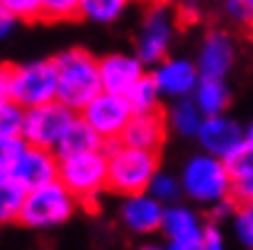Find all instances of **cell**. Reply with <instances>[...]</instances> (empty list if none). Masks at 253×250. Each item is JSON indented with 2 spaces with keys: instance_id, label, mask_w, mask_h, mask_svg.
<instances>
[{
  "instance_id": "obj_1",
  "label": "cell",
  "mask_w": 253,
  "mask_h": 250,
  "mask_svg": "<svg viewBox=\"0 0 253 250\" xmlns=\"http://www.w3.org/2000/svg\"><path fill=\"white\" fill-rule=\"evenodd\" d=\"M105 148H107V189L122 197L149 189V182L158 173L156 151L129 146L122 141H112Z\"/></svg>"
},
{
  "instance_id": "obj_2",
  "label": "cell",
  "mask_w": 253,
  "mask_h": 250,
  "mask_svg": "<svg viewBox=\"0 0 253 250\" xmlns=\"http://www.w3.org/2000/svg\"><path fill=\"white\" fill-rule=\"evenodd\" d=\"M54 63H56V80H59L56 100L81 112L102 90L100 61L85 49H68L61 51L54 59Z\"/></svg>"
},
{
  "instance_id": "obj_3",
  "label": "cell",
  "mask_w": 253,
  "mask_h": 250,
  "mask_svg": "<svg viewBox=\"0 0 253 250\" xmlns=\"http://www.w3.org/2000/svg\"><path fill=\"white\" fill-rule=\"evenodd\" d=\"M183 192L192 202L212 207L221 199L231 197V175L226 168V160L212 153L192 156L180 173Z\"/></svg>"
},
{
  "instance_id": "obj_4",
  "label": "cell",
  "mask_w": 253,
  "mask_h": 250,
  "mask_svg": "<svg viewBox=\"0 0 253 250\" xmlns=\"http://www.w3.org/2000/svg\"><path fill=\"white\" fill-rule=\"evenodd\" d=\"M76 197L68 192V187L61 180H54L49 185L34 187L25 194L22 209H20V223L27 228L46 231L54 226H61L73 216L76 209Z\"/></svg>"
},
{
  "instance_id": "obj_5",
  "label": "cell",
  "mask_w": 253,
  "mask_h": 250,
  "mask_svg": "<svg viewBox=\"0 0 253 250\" xmlns=\"http://www.w3.org/2000/svg\"><path fill=\"white\" fill-rule=\"evenodd\" d=\"M59 180L78 202H95V197L107 187V148L61 156Z\"/></svg>"
},
{
  "instance_id": "obj_6",
  "label": "cell",
  "mask_w": 253,
  "mask_h": 250,
  "mask_svg": "<svg viewBox=\"0 0 253 250\" xmlns=\"http://www.w3.org/2000/svg\"><path fill=\"white\" fill-rule=\"evenodd\" d=\"M59 80L54 59L12 63L10 66V100L22 105L25 109L56 100Z\"/></svg>"
},
{
  "instance_id": "obj_7",
  "label": "cell",
  "mask_w": 253,
  "mask_h": 250,
  "mask_svg": "<svg viewBox=\"0 0 253 250\" xmlns=\"http://www.w3.org/2000/svg\"><path fill=\"white\" fill-rule=\"evenodd\" d=\"M73 117H76V109L63 105L61 100H51V102L30 107V109H25L22 139H25V143L54 151L63 131L73 122Z\"/></svg>"
},
{
  "instance_id": "obj_8",
  "label": "cell",
  "mask_w": 253,
  "mask_h": 250,
  "mask_svg": "<svg viewBox=\"0 0 253 250\" xmlns=\"http://www.w3.org/2000/svg\"><path fill=\"white\" fill-rule=\"evenodd\" d=\"M131 114H134V109H131L126 95L110 93V90H100L81 109V117L97 131V136L105 141V146L112 141H120Z\"/></svg>"
},
{
  "instance_id": "obj_9",
  "label": "cell",
  "mask_w": 253,
  "mask_h": 250,
  "mask_svg": "<svg viewBox=\"0 0 253 250\" xmlns=\"http://www.w3.org/2000/svg\"><path fill=\"white\" fill-rule=\"evenodd\" d=\"M173 30L175 20L170 10L166 5H151L136 34V56L144 61V66H156L166 59L173 41Z\"/></svg>"
},
{
  "instance_id": "obj_10",
  "label": "cell",
  "mask_w": 253,
  "mask_h": 250,
  "mask_svg": "<svg viewBox=\"0 0 253 250\" xmlns=\"http://www.w3.org/2000/svg\"><path fill=\"white\" fill-rule=\"evenodd\" d=\"M10 178L25 192L59 180V156H56V151L25 143V148L20 151V156L15 158V163L10 168Z\"/></svg>"
},
{
  "instance_id": "obj_11",
  "label": "cell",
  "mask_w": 253,
  "mask_h": 250,
  "mask_svg": "<svg viewBox=\"0 0 253 250\" xmlns=\"http://www.w3.org/2000/svg\"><path fill=\"white\" fill-rule=\"evenodd\" d=\"M161 231L168 238V248L173 250H202V233L205 226L200 223V216L183 207V204H168L163 209Z\"/></svg>"
},
{
  "instance_id": "obj_12",
  "label": "cell",
  "mask_w": 253,
  "mask_h": 250,
  "mask_svg": "<svg viewBox=\"0 0 253 250\" xmlns=\"http://www.w3.org/2000/svg\"><path fill=\"white\" fill-rule=\"evenodd\" d=\"M195 139L200 141L205 153H212V156L226 160L246 141V131L239 126V122H234L224 114H212V117H205Z\"/></svg>"
},
{
  "instance_id": "obj_13",
  "label": "cell",
  "mask_w": 253,
  "mask_h": 250,
  "mask_svg": "<svg viewBox=\"0 0 253 250\" xmlns=\"http://www.w3.org/2000/svg\"><path fill=\"white\" fill-rule=\"evenodd\" d=\"M151 75L156 80L161 95L170 97V100L192 95L200 78H202L200 71H197V63L188 61V59H163V61L156 63Z\"/></svg>"
},
{
  "instance_id": "obj_14",
  "label": "cell",
  "mask_w": 253,
  "mask_h": 250,
  "mask_svg": "<svg viewBox=\"0 0 253 250\" xmlns=\"http://www.w3.org/2000/svg\"><path fill=\"white\" fill-rule=\"evenodd\" d=\"M163 204L158 202L156 197H151L149 192H136V194H126L122 202V221L129 231L146 236L161 231V221H163Z\"/></svg>"
},
{
  "instance_id": "obj_15",
  "label": "cell",
  "mask_w": 253,
  "mask_h": 250,
  "mask_svg": "<svg viewBox=\"0 0 253 250\" xmlns=\"http://www.w3.org/2000/svg\"><path fill=\"white\" fill-rule=\"evenodd\" d=\"M234 66V41L226 32H210L202 41L200 56H197V71L202 78H226V73Z\"/></svg>"
},
{
  "instance_id": "obj_16",
  "label": "cell",
  "mask_w": 253,
  "mask_h": 250,
  "mask_svg": "<svg viewBox=\"0 0 253 250\" xmlns=\"http://www.w3.org/2000/svg\"><path fill=\"white\" fill-rule=\"evenodd\" d=\"M144 75V61L129 54H110L100 59V80L102 90L126 95V90Z\"/></svg>"
},
{
  "instance_id": "obj_17",
  "label": "cell",
  "mask_w": 253,
  "mask_h": 250,
  "mask_svg": "<svg viewBox=\"0 0 253 250\" xmlns=\"http://www.w3.org/2000/svg\"><path fill=\"white\" fill-rule=\"evenodd\" d=\"M120 141L129 143V146L158 151L161 143L166 141V117L161 114V109H154V112H134L131 119L126 122Z\"/></svg>"
},
{
  "instance_id": "obj_18",
  "label": "cell",
  "mask_w": 253,
  "mask_h": 250,
  "mask_svg": "<svg viewBox=\"0 0 253 250\" xmlns=\"http://www.w3.org/2000/svg\"><path fill=\"white\" fill-rule=\"evenodd\" d=\"M226 168L231 175V197L244 207L253 197V143L244 141L226 158Z\"/></svg>"
},
{
  "instance_id": "obj_19",
  "label": "cell",
  "mask_w": 253,
  "mask_h": 250,
  "mask_svg": "<svg viewBox=\"0 0 253 250\" xmlns=\"http://www.w3.org/2000/svg\"><path fill=\"white\" fill-rule=\"evenodd\" d=\"M95 148H105V141L97 136L93 126L88 124L81 114L73 117V122L63 131V136L56 143V156H73V153H83V151H95Z\"/></svg>"
},
{
  "instance_id": "obj_20",
  "label": "cell",
  "mask_w": 253,
  "mask_h": 250,
  "mask_svg": "<svg viewBox=\"0 0 253 250\" xmlns=\"http://www.w3.org/2000/svg\"><path fill=\"white\" fill-rule=\"evenodd\" d=\"M192 100L197 102V107L202 109L205 117H212V114H224V109L229 107V100L231 93L224 83V78H200Z\"/></svg>"
},
{
  "instance_id": "obj_21",
  "label": "cell",
  "mask_w": 253,
  "mask_h": 250,
  "mask_svg": "<svg viewBox=\"0 0 253 250\" xmlns=\"http://www.w3.org/2000/svg\"><path fill=\"white\" fill-rule=\"evenodd\" d=\"M205 122L202 109L197 107V102L192 100V95L178 97L168 112V124L173 126L180 136H197L200 126Z\"/></svg>"
},
{
  "instance_id": "obj_22",
  "label": "cell",
  "mask_w": 253,
  "mask_h": 250,
  "mask_svg": "<svg viewBox=\"0 0 253 250\" xmlns=\"http://www.w3.org/2000/svg\"><path fill=\"white\" fill-rule=\"evenodd\" d=\"M131 0H81V17L95 25H110L122 17Z\"/></svg>"
},
{
  "instance_id": "obj_23",
  "label": "cell",
  "mask_w": 253,
  "mask_h": 250,
  "mask_svg": "<svg viewBox=\"0 0 253 250\" xmlns=\"http://www.w3.org/2000/svg\"><path fill=\"white\" fill-rule=\"evenodd\" d=\"M161 97L163 95L158 90L154 75H146V73L126 90V100H129V105H131L134 112H154V109H158Z\"/></svg>"
},
{
  "instance_id": "obj_24",
  "label": "cell",
  "mask_w": 253,
  "mask_h": 250,
  "mask_svg": "<svg viewBox=\"0 0 253 250\" xmlns=\"http://www.w3.org/2000/svg\"><path fill=\"white\" fill-rule=\"evenodd\" d=\"M25 189L20 187L10 175L0 180V226L20 219V209L25 202Z\"/></svg>"
},
{
  "instance_id": "obj_25",
  "label": "cell",
  "mask_w": 253,
  "mask_h": 250,
  "mask_svg": "<svg viewBox=\"0 0 253 250\" xmlns=\"http://www.w3.org/2000/svg\"><path fill=\"white\" fill-rule=\"evenodd\" d=\"M151 197H156L163 207L168 204H175L183 194V182L173 175H163V173H156L154 180L149 182V189H146Z\"/></svg>"
},
{
  "instance_id": "obj_26",
  "label": "cell",
  "mask_w": 253,
  "mask_h": 250,
  "mask_svg": "<svg viewBox=\"0 0 253 250\" xmlns=\"http://www.w3.org/2000/svg\"><path fill=\"white\" fill-rule=\"evenodd\" d=\"M22 126H25V107L10 97L2 100L0 102V136H22Z\"/></svg>"
},
{
  "instance_id": "obj_27",
  "label": "cell",
  "mask_w": 253,
  "mask_h": 250,
  "mask_svg": "<svg viewBox=\"0 0 253 250\" xmlns=\"http://www.w3.org/2000/svg\"><path fill=\"white\" fill-rule=\"evenodd\" d=\"M81 17V0H42L44 22H66Z\"/></svg>"
},
{
  "instance_id": "obj_28",
  "label": "cell",
  "mask_w": 253,
  "mask_h": 250,
  "mask_svg": "<svg viewBox=\"0 0 253 250\" xmlns=\"http://www.w3.org/2000/svg\"><path fill=\"white\" fill-rule=\"evenodd\" d=\"M2 2L20 22L42 20V0H2Z\"/></svg>"
},
{
  "instance_id": "obj_29",
  "label": "cell",
  "mask_w": 253,
  "mask_h": 250,
  "mask_svg": "<svg viewBox=\"0 0 253 250\" xmlns=\"http://www.w3.org/2000/svg\"><path fill=\"white\" fill-rule=\"evenodd\" d=\"M234 228H236V238H239L244 246L253 248V216L244 207H241V209L236 212V216H234Z\"/></svg>"
},
{
  "instance_id": "obj_30",
  "label": "cell",
  "mask_w": 253,
  "mask_h": 250,
  "mask_svg": "<svg viewBox=\"0 0 253 250\" xmlns=\"http://www.w3.org/2000/svg\"><path fill=\"white\" fill-rule=\"evenodd\" d=\"M226 12L231 20H236L241 25H253V12L244 0H226Z\"/></svg>"
},
{
  "instance_id": "obj_31",
  "label": "cell",
  "mask_w": 253,
  "mask_h": 250,
  "mask_svg": "<svg viewBox=\"0 0 253 250\" xmlns=\"http://www.w3.org/2000/svg\"><path fill=\"white\" fill-rule=\"evenodd\" d=\"M224 248V236H221L219 226L214 221L205 223V233H202V250H221Z\"/></svg>"
},
{
  "instance_id": "obj_32",
  "label": "cell",
  "mask_w": 253,
  "mask_h": 250,
  "mask_svg": "<svg viewBox=\"0 0 253 250\" xmlns=\"http://www.w3.org/2000/svg\"><path fill=\"white\" fill-rule=\"evenodd\" d=\"M17 17L5 7V2L0 0V39H5V36H10L12 32H15V27H17Z\"/></svg>"
},
{
  "instance_id": "obj_33",
  "label": "cell",
  "mask_w": 253,
  "mask_h": 250,
  "mask_svg": "<svg viewBox=\"0 0 253 250\" xmlns=\"http://www.w3.org/2000/svg\"><path fill=\"white\" fill-rule=\"evenodd\" d=\"M178 15L180 20L192 22L197 17V0H178Z\"/></svg>"
},
{
  "instance_id": "obj_34",
  "label": "cell",
  "mask_w": 253,
  "mask_h": 250,
  "mask_svg": "<svg viewBox=\"0 0 253 250\" xmlns=\"http://www.w3.org/2000/svg\"><path fill=\"white\" fill-rule=\"evenodd\" d=\"M10 97V66L0 61V102Z\"/></svg>"
},
{
  "instance_id": "obj_35",
  "label": "cell",
  "mask_w": 253,
  "mask_h": 250,
  "mask_svg": "<svg viewBox=\"0 0 253 250\" xmlns=\"http://www.w3.org/2000/svg\"><path fill=\"white\" fill-rule=\"evenodd\" d=\"M146 2H151V5H166V7L178 5V0H146Z\"/></svg>"
},
{
  "instance_id": "obj_36",
  "label": "cell",
  "mask_w": 253,
  "mask_h": 250,
  "mask_svg": "<svg viewBox=\"0 0 253 250\" xmlns=\"http://www.w3.org/2000/svg\"><path fill=\"white\" fill-rule=\"evenodd\" d=\"M246 141H249V143H253V122L246 126Z\"/></svg>"
},
{
  "instance_id": "obj_37",
  "label": "cell",
  "mask_w": 253,
  "mask_h": 250,
  "mask_svg": "<svg viewBox=\"0 0 253 250\" xmlns=\"http://www.w3.org/2000/svg\"><path fill=\"white\" fill-rule=\"evenodd\" d=\"M244 209H246V212H249V214L253 216V197L249 199V202H246V204H244Z\"/></svg>"
},
{
  "instance_id": "obj_38",
  "label": "cell",
  "mask_w": 253,
  "mask_h": 250,
  "mask_svg": "<svg viewBox=\"0 0 253 250\" xmlns=\"http://www.w3.org/2000/svg\"><path fill=\"white\" fill-rule=\"evenodd\" d=\"M2 178H7V173H5V170L0 168V180H2Z\"/></svg>"
},
{
  "instance_id": "obj_39",
  "label": "cell",
  "mask_w": 253,
  "mask_h": 250,
  "mask_svg": "<svg viewBox=\"0 0 253 250\" xmlns=\"http://www.w3.org/2000/svg\"><path fill=\"white\" fill-rule=\"evenodd\" d=\"M244 2H246V5L251 7V12H253V0H244Z\"/></svg>"
}]
</instances>
